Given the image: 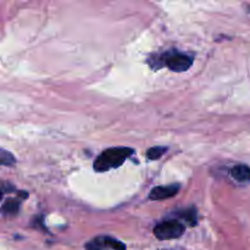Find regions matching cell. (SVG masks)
Listing matches in <instances>:
<instances>
[{
    "mask_svg": "<svg viewBox=\"0 0 250 250\" xmlns=\"http://www.w3.org/2000/svg\"><path fill=\"white\" fill-rule=\"evenodd\" d=\"M134 154V149L128 146H115L103 151L94 160L93 167L97 172H106V171L117 168Z\"/></svg>",
    "mask_w": 250,
    "mask_h": 250,
    "instance_id": "obj_1",
    "label": "cell"
},
{
    "mask_svg": "<svg viewBox=\"0 0 250 250\" xmlns=\"http://www.w3.org/2000/svg\"><path fill=\"white\" fill-rule=\"evenodd\" d=\"M155 63L153 66L155 70H159L163 66H166L168 70L173 72H185L190 66L193 65V56L188 54L180 53L177 50H171L167 53H164L163 55H158L154 59Z\"/></svg>",
    "mask_w": 250,
    "mask_h": 250,
    "instance_id": "obj_2",
    "label": "cell"
},
{
    "mask_svg": "<svg viewBox=\"0 0 250 250\" xmlns=\"http://www.w3.org/2000/svg\"><path fill=\"white\" fill-rule=\"evenodd\" d=\"M186 231L185 225L181 221L175 219L165 220L163 222H159L154 227V234L160 241H168V239L180 238Z\"/></svg>",
    "mask_w": 250,
    "mask_h": 250,
    "instance_id": "obj_3",
    "label": "cell"
},
{
    "mask_svg": "<svg viewBox=\"0 0 250 250\" xmlns=\"http://www.w3.org/2000/svg\"><path fill=\"white\" fill-rule=\"evenodd\" d=\"M87 250H126V246L110 236H98L85 244Z\"/></svg>",
    "mask_w": 250,
    "mask_h": 250,
    "instance_id": "obj_4",
    "label": "cell"
},
{
    "mask_svg": "<svg viewBox=\"0 0 250 250\" xmlns=\"http://www.w3.org/2000/svg\"><path fill=\"white\" fill-rule=\"evenodd\" d=\"M180 192V185L178 183H173V185L168 186H159L151 189L149 193V199L150 200H164L168 199V198L175 197L177 193Z\"/></svg>",
    "mask_w": 250,
    "mask_h": 250,
    "instance_id": "obj_5",
    "label": "cell"
},
{
    "mask_svg": "<svg viewBox=\"0 0 250 250\" xmlns=\"http://www.w3.org/2000/svg\"><path fill=\"white\" fill-rule=\"evenodd\" d=\"M229 176L236 182L247 185V183H250V167L248 165H244V164L232 166L231 170H229Z\"/></svg>",
    "mask_w": 250,
    "mask_h": 250,
    "instance_id": "obj_6",
    "label": "cell"
},
{
    "mask_svg": "<svg viewBox=\"0 0 250 250\" xmlns=\"http://www.w3.org/2000/svg\"><path fill=\"white\" fill-rule=\"evenodd\" d=\"M21 208V203L17 199H7L2 203L1 212L4 216H16Z\"/></svg>",
    "mask_w": 250,
    "mask_h": 250,
    "instance_id": "obj_7",
    "label": "cell"
},
{
    "mask_svg": "<svg viewBox=\"0 0 250 250\" xmlns=\"http://www.w3.org/2000/svg\"><path fill=\"white\" fill-rule=\"evenodd\" d=\"M178 217L185 220L190 227H194L198 224V215H197V209L194 207L189 208V209L182 210L181 212H178Z\"/></svg>",
    "mask_w": 250,
    "mask_h": 250,
    "instance_id": "obj_8",
    "label": "cell"
},
{
    "mask_svg": "<svg viewBox=\"0 0 250 250\" xmlns=\"http://www.w3.org/2000/svg\"><path fill=\"white\" fill-rule=\"evenodd\" d=\"M166 151H167V146H153L146 151V158L149 160H158Z\"/></svg>",
    "mask_w": 250,
    "mask_h": 250,
    "instance_id": "obj_9",
    "label": "cell"
},
{
    "mask_svg": "<svg viewBox=\"0 0 250 250\" xmlns=\"http://www.w3.org/2000/svg\"><path fill=\"white\" fill-rule=\"evenodd\" d=\"M0 163L2 166H14L16 164V159L10 151L1 148L0 149Z\"/></svg>",
    "mask_w": 250,
    "mask_h": 250,
    "instance_id": "obj_10",
    "label": "cell"
},
{
    "mask_svg": "<svg viewBox=\"0 0 250 250\" xmlns=\"http://www.w3.org/2000/svg\"><path fill=\"white\" fill-rule=\"evenodd\" d=\"M15 192V187L11 185V183H6L2 182L1 183V193L2 194H6V193H11Z\"/></svg>",
    "mask_w": 250,
    "mask_h": 250,
    "instance_id": "obj_11",
    "label": "cell"
}]
</instances>
